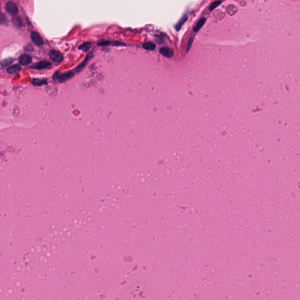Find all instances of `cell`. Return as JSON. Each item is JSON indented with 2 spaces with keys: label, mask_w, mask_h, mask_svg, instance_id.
<instances>
[{
  "label": "cell",
  "mask_w": 300,
  "mask_h": 300,
  "mask_svg": "<svg viewBox=\"0 0 300 300\" xmlns=\"http://www.w3.org/2000/svg\"><path fill=\"white\" fill-rule=\"evenodd\" d=\"M12 22L13 24V25H15L16 27H17L18 28H20L22 25V22L21 20L17 17L13 18L12 19Z\"/></svg>",
  "instance_id": "obj_15"
},
{
  "label": "cell",
  "mask_w": 300,
  "mask_h": 300,
  "mask_svg": "<svg viewBox=\"0 0 300 300\" xmlns=\"http://www.w3.org/2000/svg\"><path fill=\"white\" fill-rule=\"evenodd\" d=\"M91 44L89 42H86V43H84V44H82V45H80L79 47V49L83 51H87L88 50V49L90 48V46H91Z\"/></svg>",
  "instance_id": "obj_16"
},
{
  "label": "cell",
  "mask_w": 300,
  "mask_h": 300,
  "mask_svg": "<svg viewBox=\"0 0 300 300\" xmlns=\"http://www.w3.org/2000/svg\"><path fill=\"white\" fill-rule=\"evenodd\" d=\"M51 61L55 62H61L63 60V56L60 52L56 50H51L49 53Z\"/></svg>",
  "instance_id": "obj_2"
},
{
  "label": "cell",
  "mask_w": 300,
  "mask_h": 300,
  "mask_svg": "<svg viewBox=\"0 0 300 300\" xmlns=\"http://www.w3.org/2000/svg\"><path fill=\"white\" fill-rule=\"evenodd\" d=\"M32 83L34 86H40L47 84V81L44 79H33Z\"/></svg>",
  "instance_id": "obj_12"
},
{
  "label": "cell",
  "mask_w": 300,
  "mask_h": 300,
  "mask_svg": "<svg viewBox=\"0 0 300 300\" xmlns=\"http://www.w3.org/2000/svg\"><path fill=\"white\" fill-rule=\"evenodd\" d=\"M193 39L192 38H191L189 39V41H188V45H187V52H188V51L189 50V49L191 48V46H192V44L193 43Z\"/></svg>",
  "instance_id": "obj_18"
},
{
  "label": "cell",
  "mask_w": 300,
  "mask_h": 300,
  "mask_svg": "<svg viewBox=\"0 0 300 300\" xmlns=\"http://www.w3.org/2000/svg\"><path fill=\"white\" fill-rule=\"evenodd\" d=\"M32 62V58L31 56L28 54H23L21 55L19 58V62L23 66H26L29 65Z\"/></svg>",
  "instance_id": "obj_5"
},
{
  "label": "cell",
  "mask_w": 300,
  "mask_h": 300,
  "mask_svg": "<svg viewBox=\"0 0 300 300\" xmlns=\"http://www.w3.org/2000/svg\"><path fill=\"white\" fill-rule=\"evenodd\" d=\"M142 47L146 50L154 51L155 49V45L151 42H148L144 43V44L142 45Z\"/></svg>",
  "instance_id": "obj_13"
},
{
  "label": "cell",
  "mask_w": 300,
  "mask_h": 300,
  "mask_svg": "<svg viewBox=\"0 0 300 300\" xmlns=\"http://www.w3.org/2000/svg\"><path fill=\"white\" fill-rule=\"evenodd\" d=\"M3 22V24H7V18L4 15V13L1 14V24H2Z\"/></svg>",
  "instance_id": "obj_19"
},
{
  "label": "cell",
  "mask_w": 300,
  "mask_h": 300,
  "mask_svg": "<svg viewBox=\"0 0 300 300\" xmlns=\"http://www.w3.org/2000/svg\"><path fill=\"white\" fill-rule=\"evenodd\" d=\"M31 39L34 44L37 46H42L44 44V39L36 32H32L31 34Z\"/></svg>",
  "instance_id": "obj_3"
},
{
  "label": "cell",
  "mask_w": 300,
  "mask_h": 300,
  "mask_svg": "<svg viewBox=\"0 0 300 300\" xmlns=\"http://www.w3.org/2000/svg\"><path fill=\"white\" fill-rule=\"evenodd\" d=\"M160 53L165 57L170 58L174 55V51L172 49L168 47H162L160 49Z\"/></svg>",
  "instance_id": "obj_7"
},
{
  "label": "cell",
  "mask_w": 300,
  "mask_h": 300,
  "mask_svg": "<svg viewBox=\"0 0 300 300\" xmlns=\"http://www.w3.org/2000/svg\"><path fill=\"white\" fill-rule=\"evenodd\" d=\"M205 21H206V19L205 18H201V20H200L198 23L196 24V25H195V26L193 28V32H197L198 31H199L200 30H201V28L203 26V25H204V24L205 23Z\"/></svg>",
  "instance_id": "obj_11"
},
{
  "label": "cell",
  "mask_w": 300,
  "mask_h": 300,
  "mask_svg": "<svg viewBox=\"0 0 300 300\" xmlns=\"http://www.w3.org/2000/svg\"><path fill=\"white\" fill-rule=\"evenodd\" d=\"M52 65V63L50 62L47 61H43L39 62L35 64H34L32 66H31V68L36 69V70H42L46 69Z\"/></svg>",
  "instance_id": "obj_4"
},
{
  "label": "cell",
  "mask_w": 300,
  "mask_h": 300,
  "mask_svg": "<svg viewBox=\"0 0 300 300\" xmlns=\"http://www.w3.org/2000/svg\"><path fill=\"white\" fill-rule=\"evenodd\" d=\"M22 67L21 66H20V65H13V66H11L9 67H8L7 69V72L8 73V74H10V75H12V74H15L16 73H18L20 71H21Z\"/></svg>",
  "instance_id": "obj_9"
},
{
  "label": "cell",
  "mask_w": 300,
  "mask_h": 300,
  "mask_svg": "<svg viewBox=\"0 0 300 300\" xmlns=\"http://www.w3.org/2000/svg\"><path fill=\"white\" fill-rule=\"evenodd\" d=\"M59 73H60L59 71H57V72H56L54 73V75H53V78H54L55 79H58V78H59V76H60V74H59Z\"/></svg>",
  "instance_id": "obj_20"
},
{
  "label": "cell",
  "mask_w": 300,
  "mask_h": 300,
  "mask_svg": "<svg viewBox=\"0 0 300 300\" xmlns=\"http://www.w3.org/2000/svg\"><path fill=\"white\" fill-rule=\"evenodd\" d=\"M187 18H188L187 15V14H185V15L182 17V18L179 20V21L177 23V24L175 26V30L177 31H179L181 30V28L183 24L185 22V21L187 20Z\"/></svg>",
  "instance_id": "obj_10"
},
{
  "label": "cell",
  "mask_w": 300,
  "mask_h": 300,
  "mask_svg": "<svg viewBox=\"0 0 300 300\" xmlns=\"http://www.w3.org/2000/svg\"><path fill=\"white\" fill-rule=\"evenodd\" d=\"M13 61H14V59L13 58H11L4 59L1 62V66L2 67H7V66L10 65L11 64H12L13 63Z\"/></svg>",
  "instance_id": "obj_14"
},
{
  "label": "cell",
  "mask_w": 300,
  "mask_h": 300,
  "mask_svg": "<svg viewBox=\"0 0 300 300\" xmlns=\"http://www.w3.org/2000/svg\"><path fill=\"white\" fill-rule=\"evenodd\" d=\"M93 57V53H89L86 57L85 59L81 63V64H80L76 68V72H79L80 71H81L85 66L86 65V64L88 63V61L92 58Z\"/></svg>",
  "instance_id": "obj_8"
},
{
  "label": "cell",
  "mask_w": 300,
  "mask_h": 300,
  "mask_svg": "<svg viewBox=\"0 0 300 300\" xmlns=\"http://www.w3.org/2000/svg\"><path fill=\"white\" fill-rule=\"evenodd\" d=\"M6 11L11 16H16L18 13V8L17 5L12 1L7 3L5 5Z\"/></svg>",
  "instance_id": "obj_1"
},
{
  "label": "cell",
  "mask_w": 300,
  "mask_h": 300,
  "mask_svg": "<svg viewBox=\"0 0 300 300\" xmlns=\"http://www.w3.org/2000/svg\"><path fill=\"white\" fill-rule=\"evenodd\" d=\"M222 3V1H215L212 3L209 6V10L210 11H213L214 9H215L216 7H218L221 3Z\"/></svg>",
  "instance_id": "obj_17"
},
{
  "label": "cell",
  "mask_w": 300,
  "mask_h": 300,
  "mask_svg": "<svg viewBox=\"0 0 300 300\" xmlns=\"http://www.w3.org/2000/svg\"><path fill=\"white\" fill-rule=\"evenodd\" d=\"M74 76H75L74 72H73V71H69V72H67L61 74L58 78V80L61 83L65 82V81H66L71 78H72Z\"/></svg>",
  "instance_id": "obj_6"
}]
</instances>
